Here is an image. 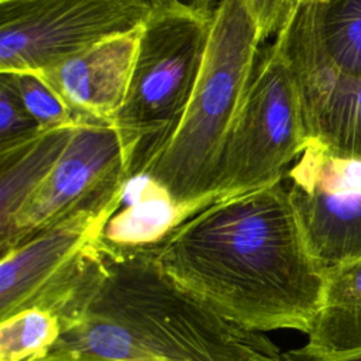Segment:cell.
<instances>
[{
  "label": "cell",
  "mask_w": 361,
  "mask_h": 361,
  "mask_svg": "<svg viewBox=\"0 0 361 361\" xmlns=\"http://www.w3.org/2000/svg\"><path fill=\"white\" fill-rule=\"evenodd\" d=\"M154 252L178 286L245 330L309 334L320 309L326 268L282 180L213 203Z\"/></svg>",
  "instance_id": "cell-1"
},
{
  "label": "cell",
  "mask_w": 361,
  "mask_h": 361,
  "mask_svg": "<svg viewBox=\"0 0 361 361\" xmlns=\"http://www.w3.org/2000/svg\"><path fill=\"white\" fill-rule=\"evenodd\" d=\"M52 350L116 361H283L262 333L228 322L178 286L154 250H120L103 235L102 272L85 314Z\"/></svg>",
  "instance_id": "cell-2"
},
{
  "label": "cell",
  "mask_w": 361,
  "mask_h": 361,
  "mask_svg": "<svg viewBox=\"0 0 361 361\" xmlns=\"http://www.w3.org/2000/svg\"><path fill=\"white\" fill-rule=\"evenodd\" d=\"M258 28L243 0H221L213 10L212 31L199 79L185 113L141 178L188 221L216 203V166L251 82Z\"/></svg>",
  "instance_id": "cell-3"
},
{
  "label": "cell",
  "mask_w": 361,
  "mask_h": 361,
  "mask_svg": "<svg viewBox=\"0 0 361 361\" xmlns=\"http://www.w3.org/2000/svg\"><path fill=\"white\" fill-rule=\"evenodd\" d=\"M213 11L162 1L141 28L127 94L111 124L127 179L142 173L176 130L200 75Z\"/></svg>",
  "instance_id": "cell-4"
},
{
  "label": "cell",
  "mask_w": 361,
  "mask_h": 361,
  "mask_svg": "<svg viewBox=\"0 0 361 361\" xmlns=\"http://www.w3.org/2000/svg\"><path fill=\"white\" fill-rule=\"evenodd\" d=\"M254 71L216 166L217 202L281 182L309 142L296 83L274 44Z\"/></svg>",
  "instance_id": "cell-5"
},
{
  "label": "cell",
  "mask_w": 361,
  "mask_h": 361,
  "mask_svg": "<svg viewBox=\"0 0 361 361\" xmlns=\"http://www.w3.org/2000/svg\"><path fill=\"white\" fill-rule=\"evenodd\" d=\"M165 0H0V72H41L140 30Z\"/></svg>",
  "instance_id": "cell-6"
},
{
  "label": "cell",
  "mask_w": 361,
  "mask_h": 361,
  "mask_svg": "<svg viewBox=\"0 0 361 361\" xmlns=\"http://www.w3.org/2000/svg\"><path fill=\"white\" fill-rule=\"evenodd\" d=\"M274 47L296 83L307 130L361 86V0H319L295 7Z\"/></svg>",
  "instance_id": "cell-7"
},
{
  "label": "cell",
  "mask_w": 361,
  "mask_h": 361,
  "mask_svg": "<svg viewBox=\"0 0 361 361\" xmlns=\"http://www.w3.org/2000/svg\"><path fill=\"white\" fill-rule=\"evenodd\" d=\"M314 258L327 269L361 257V158L307 142L282 178Z\"/></svg>",
  "instance_id": "cell-8"
},
{
  "label": "cell",
  "mask_w": 361,
  "mask_h": 361,
  "mask_svg": "<svg viewBox=\"0 0 361 361\" xmlns=\"http://www.w3.org/2000/svg\"><path fill=\"white\" fill-rule=\"evenodd\" d=\"M123 147L111 123L78 126L63 152L0 237L4 252L65 216L124 195Z\"/></svg>",
  "instance_id": "cell-9"
},
{
  "label": "cell",
  "mask_w": 361,
  "mask_h": 361,
  "mask_svg": "<svg viewBox=\"0 0 361 361\" xmlns=\"http://www.w3.org/2000/svg\"><path fill=\"white\" fill-rule=\"evenodd\" d=\"M123 196L82 207L0 252V319L20 309L71 268L103 235Z\"/></svg>",
  "instance_id": "cell-10"
},
{
  "label": "cell",
  "mask_w": 361,
  "mask_h": 361,
  "mask_svg": "<svg viewBox=\"0 0 361 361\" xmlns=\"http://www.w3.org/2000/svg\"><path fill=\"white\" fill-rule=\"evenodd\" d=\"M141 28L37 72L72 110L79 126L113 121L128 90Z\"/></svg>",
  "instance_id": "cell-11"
},
{
  "label": "cell",
  "mask_w": 361,
  "mask_h": 361,
  "mask_svg": "<svg viewBox=\"0 0 361 361\" xmlns=\"http://www.w3.org/2000/svg\"><path fill=\"white\" fill-rule=\"evenodd\" d=\"M303 351L336 357L361 350V257L326 269L320 309Z\"/></svg>",
  "instance_id": "cell-12"
},
{
  "label": "cell",
  "mask_w": 361,
  "mask_h": 361,
  "mask_svg": "<svg viewBox=\"0 0 361 361\" xmlns=\"http://www.w3.org/2000/svg\"><path fill=\"white\" fill-rule=\"evenodd\" d=\"M75 128L44 131L30 142L0 154V237L49 173Z\"/></svg>",
  "instance_id": "cell-13"
},
{
  "label": "cell",
  "mask_w": 361,
  "mask_h": 361,
  "mask_svg": "<svg viewBox=\"0 0 361 361\" xmlns=\"http://www.w3.org/2000/svg\"><path fill=\"white\" fill-rule=\"evenodd\" d=\"M0 82L13 89L41 131L79 126L72 110L39 75L34 72H0Z\"/></svg>",
  "instance_id": "cell-14"
},
{
  "label": "cell",
  "mask_w": 361,
  "mask_h": 361,
  "mask_svg": "<svg viewBox=\"0 0 361 361\" xmlns=\"http://www.w3.org/2000/svg\"><path fill=\"white\" fill-rule=\"evenodd\" d=\"M307 140L361 158V86L322 116L307 130Z\"/></svg>",
  "instance_id": "cell-15"
},
{
  "label": "cell",
  "mask_w": 361,
  "mask_h": 361,
  "mask_svg": "<svg viewBox=\"0 0 361 361\" xmlns=\"http://www.w3.org/2000/svg\"><path fill=\"white\" fill-rule=\"evenodd\" d=\"M41 133L13 89L0 82V154L18 148Z\"/></svg>",
  "instance_id": "cell-16"
},
{
  "label": "cell",
  "mask_w": 361,
  "mask_h": 361,
  "mask_svg": "<svg viewBox=\"0 0 361 361\" xmlns=\"http://www.w3.org/2000/svg\"><path fill=\"white\" fill-rule=\"evenodd\" d=\"M251 14L261 39L278 34L288 16V0H243Z\"/></svg>",
  "instance_id": "cell-17"
},
{
  "label": "cell",
  "mask_w": 361,
  "mask_h": 361,
  "mask_svg": "<svg viewBox=\"0 0 361 361\" xmlns=\"http://www.w3.org/2000/svg\"><path fill=\"white\" fill-rule=\"evenodd\" d=\"M283 361H361V350L343 354V355H336V357H317L312 355L300 348L296 350H289L286 353H282Z\"/></svg>",
  "instance_id": "cell-18"
},
{
  "label": "cell",
  "mask_w": 361,
  "mask_h": 361,
  "mask_svg": "<svg viewBox=\"0 0 361 361\" xmlns=\"http://www.w3.org/2000/svg\"><path fill=\"white\" fill-rule=\"evenodd\" d=\"M35 361H116L106 357L75 350H52Z\"/></svg>",
  "instance_id": "cell-19"
},
{
  "label": "cell",
  "mask_w": 361,
  "mask_h": 361,
  "mask_svg": "<svg viewBox=\"0 0 361 361\" xmlns=\"http://www.w3.org/2000/svg\"><path fill=\"white\" fill-rule=\"evenodd\" d=\"M173 1L180 3V4L186 6V7L197 10V11L212 13L221 0H173Z\"/></svg>",
  "instance_id": "cell-20"
},
{
  "label": "cell",
  "mask_w": 361,
  "mask_h": 361,
  "mask_svg": "<svg viewBox=\"0 0 361 361\" xmlns=\"http://www.w3.org/2000/svg\"><path fill=\"white\" fill-rule=\"evenodd\" d=\"M313 1H319V0H288V16H289V13H290L295 7H298V6H300V4L313 3ZM288 16H286V17H288Z\"/></svg>",
  "instance_id": "cell-21"
}]
</instances>
